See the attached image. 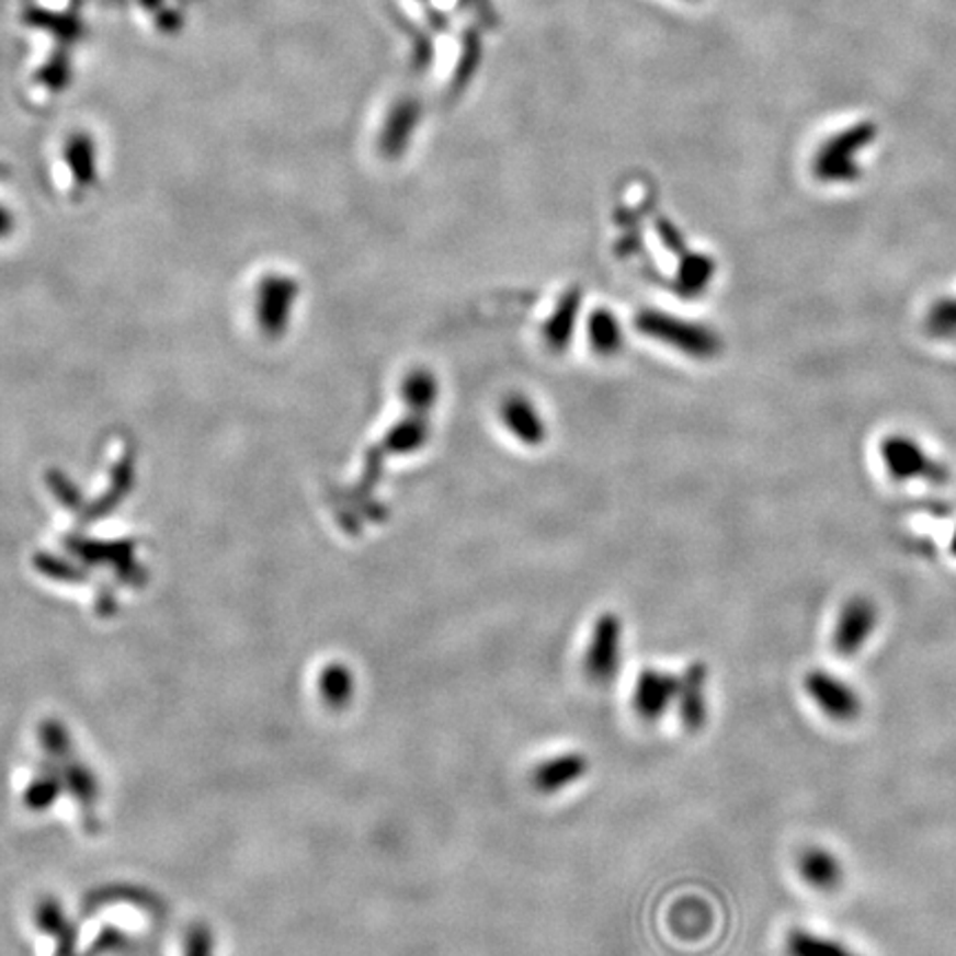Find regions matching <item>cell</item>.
<instances>
[{"mask_svg": "<svg viewBox=\"0 0 956 956\" xmlns=\"http://www.w3.org/2000/svg\"><path fill=\"white\" fill-rule=\"evenodd\" d=\"M877 138L873 123H860L842 134L828 138L812 158V173L819 182L842 184L860 178L857 156Z\"/></svg>", "mask_w": 956, "mask_h": 956, "instance_id": "6da1fadb", "label": "cell"}, {"mask_svg": "<svg viewBox=\"0 0 956 956\" xmlns=\"http://www.w3.org/2000/svg\"><path fill=\"white\" fill-rule=\"evenodd\" d=\"M804 691L828 720L834 722H853L864 710L855 686L826 669L808 671L804 678Z\"/></svg>", "mask_w": 956, "mask_h": 956, "instance_id": "7a4b0ae2", "label": "cell"}, {"mask_svg": "<svg viewBox=\"0 0 956 956\" xmlns=\"http://www.w3.org/2000/svg\"><path fill=\"white\" fill-rule=\"evenodd\" d=\"M881 458L895 481L927 478L932 483H945L947 471L941 463L930 458L925 449L910 436H888L881 441Z\"/></svg>", "mask_w": 956, "mask_h": 956, "instance_id": "3957f363", "label": "cell"}, {"mask_svg": "<svg viewBox=\"0 0 956 956\" xmlns=\"http://www.w3.org/2000/svg\"><path fill=\"white\" fill-rule=\"evenodd\" d=\"M879 625L877 605L866 595H855L842 607L832 631V647L842 658L857 656Z\"/></svg>", "mask_w": 956, "mask_h": 956, "instance_id": "277c9868", "label": "cell"}, {"mask_svg": "<svg viewBox=\"0 0 956 956\" xmlns=\"http://www.w3.org/2000/svg\"><path fill=\"white\" fill-rule=\"evenodd\" d=\"M623 664V625L616 616H603L595 623L589 649L584 653V673L595 684H607Z\"/></svg>", "mask_w": 956, "mask_h": 956, "instance_id": "5b68a950", "label": "cell"}, {"mask_svg": "<svg viewBox=\"0 0 956 956\" xmlns=\"http://www.w3.org/2000/svg\"><path fill=\"white\" fill-rule=\"evenodd\" d=\"M678 675L660 669H645L636 680L631 704L642 720L656 722L673 706V702H678Z\"/></svg>", "mask_w": 956, "mask_h": 956, "instance_id": "8992f818", "label": "cell"}, {"mask_svg": "<svg viewBox=\"0 0 956 956\" xmlns=\"http://www.w3.org/2000/svg\"><path fill=\"white\" fill-rule=\"evenodd\" d=\"M706 680L708 671L702 662L691 664L684 675L680 678V693H678V710L680 720L686 731L695 733L706 725Z\"/></svg>", "mask_w": 956, "mask_h": 956, "instance_id": "52a82bcc", "label": "cell"}, {"mask_svg": "<svg viewBox=\"0 0 956 956\" xmlns=\"http://www.w3.org/2000/svg\"><path fill=\"white\" fill-rule=\"evenodd\" d=\"M799 875L801 879L819 892H832L840 888L842 879H844V866L834 853L821 849V846H812L806 849L799 855Z\"/></svg>", "mask_w": 956, "mask_h": 956, "instance_id": "ba28073f", "label": "cell"}, {"mask_svg": "<svg viewBox=\"0 0 956 956\" xmlns=\"http://www.w3.org/2000/svg\"><path fill=\"white\" fill-rule=\"evenodd\" d=\"M587 758L578 753H562L540 762L532 773V784L540 793H558L576 784L587 773Z\"/></svg>", "mask_w": 956, "mask_h": 956, "instance_id": "9c48e42d", "label": "cell"}, {"mask_svg": "<svg viewBox=\"0 0 956 956\" xmlns=\"http://www.w3.org/2000/svg\"><path fill=\"white\" fill-rule=\"evenodd\" d=\"M786 956H860L842 941L823 936L806 927H793L786 934Z\"/></svg>", "mask_w": 956, "mask_h": 956, "instance_id": "30bf717a", "label": "cell"}, {"mask_svg": "<svg viewBox=\"0 0 956 956\" xmlns=\"http://www.w3.org/2000/svg\"><path fill=\"white\" fill-rule=\"evenodd\" d=\"M319 693L321 699L334 708H345L354 697V675L352 671L341 662H330L323 667L319 675Z\"/></svg>", "mask_w": 956, "mask_h": 956, "instance_id": "8fae6325", "label": "cell"}, {"mask_svg": "<svg viewBox=\"0 0 956 956\" xmlns=\"http://www.w3.org/2000/svg\"><path fill=\"white\" fill-rule=\"evenodd\" d=\"M925 330L936 339H954L956 337V299L945 297L930 306L925 317Z\"/></svg>", "mask_w": 956, "mask_h": 956, "instance_id": "7c38bea8", "label": "cell"}, {"mask_svg": "<svg viewBox=\"0 0 956 956\" xmlns=\"http://www.w3.org/2000/svg\"><path fill=\"white\" fill-rule=\"evenodd\" d=\"M952 551L956 554V536H954V540H952Z\"/></svg>", "mask_w": 956, "mask_h": 956, "instance_id": "4fadbf2b", "label": "cell"}]
</instances>
